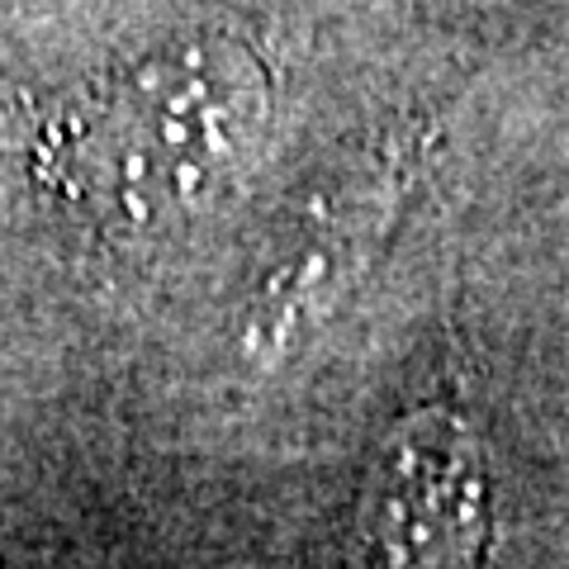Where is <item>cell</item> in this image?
Returning a JSON list of instances; mask_svg holds the SVG:
<instances>
[{"label": "cell", "mask_w": 569, "mask_h": 569, "mask_svg": "<svg viewBox=\"0 0 569 569\" xmlns=\"http://www.w3.org/2000/svg\"><path fill=\"white\" fill-rule=\"evenodd\" d=\"M271 81L242 39H181L62 100L39 176L100 228L152 233L219 204L261 148Z\"/></svg>", "instance_id": "6da1fadb"}, {"label": "cell", "mask_w": 569, "mask_h": 569, "mask_svg": "<svg viewBox=\"0 0 569 569\" xmlns=\"http://www.w3.org/2000/svg\"><path fill=\"white\" fill-rule=\"evenodd\" d=\"M485 546L489 466L479 437L441 408L399 422L361 493V569H475Z\"/></svg>", "instance_id": "7a4b0ae2"}]
</instances>
